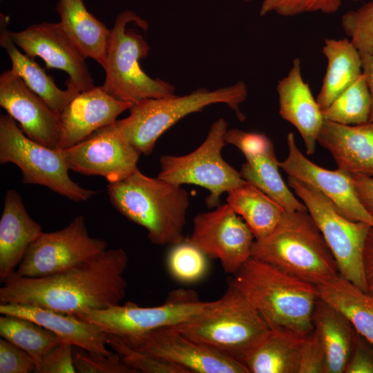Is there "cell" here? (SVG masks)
I'll list each match as a JSON object with an SVG mask.
<instances>
[{"label": "cell", "instance_id": "obj_4", "mask_svg": "<svg viewBox=\"0 0 373 373\" xmlns=\"http://www.w3.org/2000/svg\"><path fill=\"white\" fill-rule=\"evenodd\" d=\"M186 337L245 365L271 329L245 296L229 284L201 312L171 326Z\"/></svg>", "mask_w": 373, "mask_h": 373}, {"label": "cell", "instance_id": "obj_23", "mask_svg": "<svg viewBox=\"0 0 373 373\" xmlns=\"http://www.w3.org/2000/svg\"><path fill=\"white\" fill-rule=\"evenodd\" d=\"M41 225L28 213L15 190L6 192L0 220V281L13 275L32 243L42 233Z\"/></svg>", "mask_w": 373, "mask_h": 373}, {"label": "cell", "instance_id": "obj_14", "mask_svg": "<svg viewBox=\"0 0 373 373\" xmlns=\"http://www.w3.org/2000/svg\"><path fill=\"white\" fill-rule=\"evenodd\" d=\"M116 337L135 350L182 367L189 373H249L244 364L186 337L171 326Z\"/></svg>", "mask_w": 373, "mask_h": 373}, {"label": "cell", "instance_id": "obj_46", "mask_svg": "<svg viewBox=\"0 0 373 373\" xmlns=\"http://www.w3.org/2000/svg\"><path fill=\"white\" fill-rule=\"evenodd\" d=\"M362 62V72L365 76L370 95V113L369 122L373 123V55L360 54Z\"/></svg>", "mask_w": 373, "mask_h": 373}, {"label": "cell", "instance_id": "obj_10", "mask_svg": "<svg viewBox=\"0 0 373 373\" xmlns=\"http://www.w3.org/2000/svg\"><path fill=\"white\" fill-rule=\"evenodd\" d=\"M228 124L223 118L216 120L204 142L193 152L184 155H162L157 178L182 185L195 184L209 192L206 203L209 208L220 205V197L247 182L222 156L227 144Z\"/></svg>", "mask_w": 373, "mask_h": 373}, {"label": "cell", "instance_id": "obj_40", "mask_svg": "<svg viewBox=\"0 0 373 373\" xmlns=\"http://www.w3.org/2000/svg\"><path fill=\"white\" fill-rule=\"evenodd\" d=\"M73 347L71 344L61 343L51 347L40 358L35 372H77L74 364Z\"/></svg>", "mask_w": 373, "mask_h": 373}, {"label": "cell", "instance_id": "obj_24", "mask_svg": "<svg viewBox=\"0 0 373 373\" xmlns=\"http://www.w3.org/2000/svg\"><path fill=\"white\" fill-rule=\"evenodd\" d=\"M56 9L68 37L86 58L95 59L104 68L111 30L88 11L83 0H58Z\"/></svg>", "mask_w": 373, "mask_h": 373}, {"label": "cell", "instance_id": "obj_19", "mask_svg": "<svg viewBox=\"0 0 373 373\" xmlns=\"http://www.w3.org/2000/svg\"><path fill=\"white\" fill-rule=\"evenodd\" d=\"M133 104L116 99L102 86L79 93L59 115L61 136L58 148L66 149L112 124Z\"/></svg>", "mask_w": 373, "mask_h": 373}, {"label": "cell", "instance_id": "obj_47", "mask_svg": "<svg viewBox=\"0 0 373 373\" xmlns=\"http://www.w3.org/2000/svg\"><path fill=\"white\" fill-rule=\"evenodd\" d=\"M243 1H245V2H249V1H251L252 0H243Z\"/></svg>", "mask_w": 373, "mask_h": 373}, {"label": "cell", "instance_id": "obj_30", "mask_svg": "<svg viewBox=\"0 0 373 373\" xmlns=\"http://www.w3.org/2000/svg\"><path fill=\"white\" fill-rule=\"evenodd\" d=\"M304 338L289 331L271 329L245 361L249 373H298Z\"/></svg>", "mask_w": 373, "mask_h": 373}, {"label": "cell", "instance_id": "obj_37", "mask_svg": "<svg viewBox=\"0 0 373 373\" xmlns=\"http://www.w3.org/2000/svg\"><path fill=\"white\" fill-rule=\"evenodd\" d=\"M342 1L343 0H263L259 14L265 16L275 12L284 17L313 12L332 14L338 10Z\"/></svg>", "mask_w": 373, "mask_h": 373}, {"label": "cell", "instance_id": "obj_39", "mask_svg": "<svg viewBox=\"0 0 373 373\" xmlns=\"http://www.w3.org/2000/svg\"><path fill=\"white\" fill-rule=\"evenodd\" d=\"M225 141L240 150L246 160L274 151L271 141L264 133L247 132L238 128L227 129Z\"/></svg>", "mask_w": 373, "mask_h": 373}, {"label": "cell", "instance_id": "obj_20", "mask_svg": "<svg viewBox=\"0 0 373 373\" xmlns=\"http://www.w3.org/2000/svg\"><path fill=\"white\" fill-rule=\"evenodd\" d=\"M276 90L280 117L300 133L306 153L314 154L324 117L309 84L303 79L299 58L293 60L289 73L279 80Z\"/></svg>", "mask_w": 373, "mask_h": 373}, {"label": "cell", "instance_id": "obj_36", "mask_svg": "<svg viewBox=\"0 0 373 373\" xmlns=\"http://www.w3.org/2000/svg\"><path fill=\"white\" fill-rule=\"evenodd\" d=\"M108 345L117 352L124 363L137 373H189L184 368L135 350L108 334Z\"/></svg>", "mask_w": 373, "mask_h": 373}, {"label": "cell", "instance_id": "obj_45", "mask_svg": "<svg viewBox=\"0 0 373 373\" xmlns=\"http://www.w3.org/2000/svg\"><path fill=\"white\" fill-rule=\"evenodd\" d=\"M363 267L367 292L373 297V227H371L364 245Z\"/></svg>", "mask_w": 373, "mask_h": 373}, {"label": "cell", "instance_id": "obj_17", "mask_svg": "<svg viewBox=\"0 0 373 373\" xmlns=\"http://www.w3.org/2000/svg\"><path fill=\"white\" fill-rule=\"evenodd\" d=\"M288 154L280 167L289 175L307 183L328 198L349 219L373 227V216L361 204L350 174L324 169L307 158L296 145L292 132L287 136Z\"/></svg>", "mask_w": 373, "mask_h": 373}, {"label": "cell", "instance_id": "obj_3", "mask_svg": "<svg viewBox=\"0 0 373 373\" xmlns=\"http://www.w3.org/2000/svg\"><path fill=\"white\" fill-rule=\"evenodd\" d=\"M107 192L115 209L143 227L153 244L183 241L189 200L181 185L147 176L137 169L126 178L108 183Z\"/></svg>", "mask_w": 373, "mask_h": 373}, {"label": "cell", "instance_id": "obj_1", "mask_svg": "<svg viewBox=\"0 0 373 373\" xmlns=\"http://www.w3.org/2000/svg\"><path fill=\"white\" fill-rule=\"evenodd\" d=\"M128 256L121 249H106L61 272L39 278L14 274L0 288V304L38 306L77 315L120 304L127 282Z\"/></svg>", "mask_w": 373, "mask_h": 373}, {"label": "cell", "instance_id": "obj_32", "mask_svg": "<svg viewBox=\"0 0 373 373\" xmlns=\"http://www.w3.org/2000/svg\"><path fill=\"white\" fill-rule=\"evenodd\" d=\"M0 336L28 353L36 365L48 350L65 343L41 325L25 318L10 315L0 317Z\"/></svg>", "mask_w": 373, "mask_h": 373}, {"label": "cell", "instance_id": "obj_16", "mask_svg": "<svg viewBox=\"0 0 373 373\" xmlns=\"http://www.w3.org/2000/svg\"><path fill=\"white\" fill-rule=\"evenodd\" d=\"M9 35L28 56L41 57L48 69L66 72L68 76L67 88L81 93L95 86L86 58L68 37L59 23L32 24L19 32L9 31Z\"/></svg>", "mask_w": 373, "mask_h": 373}, {"label": "cell", "instance_id": "obj_9", "mask_svg": "<svg viewBox=\"0 0 373 373\" xmlns=\"http://www.w3.org/2000/svg\"><path fill=\"white\" fill-rule=\"evenodd\" d=\"M287 183L302 200L336 262L339 274L367 292L363 252L371 226L347 218L314 186L291 176Z\"/></svg>", "mask_w": 373, "mask_h": 373}, {"label": "cell", "instance_id": "obj_31", "mask_svg": "<svg viewBox=\"0 0 373 373\" xmlns=\"http://www.w3.org/2000/svg\"><path fill=\"white\" fill-rule=\"evenodd\" d=\"M275 151L260 156L247 159L241 166L242 178L253 184L274 201L285 211H307L287 186L280 172Z\"/></svg>", "mask_w": 373, "mask_h": 373}, {"label": "cell", "instance_id": "obj_21", "mask_svg": "<svg viewBox=\"0 0 373 373\" xmlns=\"http://www.w3.org/2000/svg\"><path fill=\"white\" fill-rule=\"evenodd\" d=\"M0 313L29 319L51 331L65 343L90 354L107 356L113 352L106 347L108 334L99 326L75 315L38 306L13 303L0 304Z\"/></svg>", "mask_w": 373, "mask_h": 373}, {"label": "cell", "instance_id": "obj_33", "mask_svg": "<svg viewBox=\"0 0 373 373\" xmlns=\"http://www.w3.org/2000/svg\"><path fill=\"white\" fill-rule=\"evenodd\" d=\"M371 102L366 78H358L322 111L325 119L345 125L369 121Z\"/></svg>", "mask_w": 373, "mask_h": 373}, {"label": "cell", "instance_id": "obj_29", "mask_svg": "<svg viewBox=\"0 0 373 373\" xmlns=\"http://www.w3.org/2000/svg\"><path fill=\"white\" fill-rule=\"evenodd\" d=\"M227 203L245 221L256 240L267 236L278 225L285 211L248 182L229 192Z\"/></svg>", "mask_w": 373, "mask_h": 373}, {"label": "cell", "instance_id": "obj_2", "mask_svg": "<svg viewBox=\"0 0 373 373\" xmlns=\"http://www.w3.org/2000/svg\"><path fill=\"white\" fill-rule=\"evenodd\" d=\"M229 284L245 296L271 329L302 336L313 331L312 315L319 298L316 285L252 257Z\"/></svg>", "mask_w": 373, "mask_h": 373}, {"label": "cell", "instance_id": "obj_5", "mask_svg": "<svg viewBox=\"0 0 373 373\" xmlns=\"http://www.w3.org/2000/svg\"><path fill=\"white\" fill-rule=\"evenodd\" d=\"M251 257L316 286L339 274L331 250L307 211H285L267 236L255 240Z\"/></svg>", "mask_w": 373, "mask_h": 373}, {"label": "cell", "instance_id": "obj_27", "mask_svg": "<svg viewBox=\"0 0 373 373\" xmlns=\"http://www.w3.org/2000/svg\"><path fill=\"white\" fill-rule=\"evenodd\" d=\"M323 53L327 66L316 97L322 111L362 74L361 55L350 40L325 39Z\"/></svg>", "mask_w": 373, "mask_h": 373}, {"label": "cell", "instance_id": "obj_38", "mask_svg": "<svg viewBox=\"0 0 373 373\" xmlns=\"http://www.w3.org/2000/svg\"><path fill=\"white\" fill-rule=\"evenodd\" d=\"M73 349L74 364L79 373H137L126 365L115 352L109 355L90 354L76 347Z\"/></svg>", "mask_w": 373, "mask_h": 373}, {"label": "cell", "instance_id": "obj_7", "mask_svg": "<svg viewBox=\"0 0 373 373\" xmlns=\"http://www.w3.org/2000/svg\"><path fill=\"white\" fill-rule=\"evenodd\" d=\"M131 22L145 31L148 28L147 22L131 10L117 15L111 29L102 86L116 99L133 104L175 95L173 85L150 77L140 68L139 61L148 55L150 48L141 34L126 28Z\"/></svg>", "mask_w": 373, "mask_h": 373}, {"label": "cell", "instance_id": "obj_28", "mask_svg": "<svg viewBox=\"0 0 373 373\" xmlns=\"http://www.w3.org/2000/svg\"><path fill=\"white\" fill-rule=\"evenodd\" d=\"M319 298L341 312L373 345V297L338 274L317 285Z\"/></svg>", "mask_w": 373, "mask_h": 373}, {"label": "cell", "instance_id": "obj_22", "mask_svg": "<svg viewBox=\"0 0 373 373\" xmlns=\"http://www.w3.org/2000/svg\"><path fill=\"white\" fill-rule=\"evenodd\" d=\"M317 143L332 155L338 169L373 178V123L345 125L324 119Z\"/></svg>", "mask_w": 373, "mask_h": 373}, {"label": "cell", "instance_id": "obj_41", "mask_svg": "<svg viewBox=\"0 0 373 373\" xmlns=\"http://www.w3.org/2000/svg\"><path fill=\"white\" fill-rule=\"evenodd\" d=\"M327 359L321 343L313 331L303 338L298 373H326Z\"/></svg>", "mask_w": 373, "mask_h": 373}, {"label": "cell", "instance_id": "obj_13", "mask_svg": "<svg viewBox=\"0 0 373 373\" xmlns=\"http://www.w3.org/2000/svg\"><path fill=\"white\" fill-rule=\"evenodd\" d=\"M188 241L207 257L219 260L224 271L233 275L251 257L255 238L242 218L225 203L195 216Z\"/></svg>", "mask_w": 373, "mask_h": 373}, {"label": "cell", "instance_id": "obj_26", "mask_svg": "<svg viewBox=\"0 0 373 373\" xmlns=\"http://www.w3.org/2000/svg\"><path fill=\"white\" fill-rule=\"evenodd\" d=\"M8 24V18L1 14L0 44L11 60V70L52 110L60 115L63 109L79 93L70 88L66 90L59 88L52 77L46 73L34 58L21 52L9 35Z\"/></svg>", "mask_w": 373, "mask_h": 373}, {"label": "cell", "instance_id": "obj_43", "mask_svg": "<svg viewBox=\"0 0 373 373\" xmlns=\"http://www.w3.org/2000/svg\"><path fill=\"white\" fill-rule=\"evenodd\" d=\"M344 373H373V345L358 333Z\"/></svg>", "mask_w": 373, "mask_h": 373}, {"label": "cell", "instance_id": "obj_42", "mask_svg": "<svg viewBox=\"0 0 373 373\" xmlns=\"http://www.w3.org/2000/svg\"><path fill=\"white\" fill-rule=\"evenodd\" d=\"M36 363L26 351L0 338V373L35 372Z\"/></svg>", "mask_w": 373, "mask_h": 373}, {"label": "cell", "instance_id": "obj_8", "mask_svg": "<svg viewBox=\"0 0 373 373\" xmlns=\"http://www.w3.org/2000/svg\"><path fill=\"white\" fill-rule=\"evenodd\" d=\"M0 162L17 165L23 183L46 186L75 202L86 201L97 193L80 186L70 178L62 149L31 140L8 114L0 117Z\"/></svg>", "mask_w": 373, "mask_h": 373}, {"label": "cell", "instance_id": "obj_25", "mask_svg": "<svg viewBox=\"0 0 373 373\" xmlns=\"http://www.w3.org/2000/svg\"><path fill=\"white\" fill-rule=\"evenodd\" d=\"M312 323L325 353L326 373H344L356 331L341 312L320 298L314 309Z\"/></svg>", "mask_w": 373, "mask_h": 373}, {"label": "cell", "instance_id": "obj_18", "mask_svg": "<svg viewBox=\"0 0 373 373\" xmlns=\"http://www.w3.org/2000/svg\"><path fill=\"white\" fill-rule=\"evenodd\" d=\"M0 105L29 138L48 147L58 148L59 115L11 69L0 75Z\"/></svg>", "mask_w": 373, "mask_h": 373}, {"label": "cell", "instance_id": "obj_44", "mask_svg": "<svg viewBox=\"0 0 373 373\" xmlns=\"http://www.w3.org/2000/svg\"><path fill=\"white\" fill-rule=\"evenodd\" d=\"M350 176L361 204L373 216V178L355 174Z\"/></svg>", "mask_w": 373, "mask_h": 373}, {"label": "cell", "instance_id": "obj_11", "mask_svg": "<svg viewBox=\"0 0 373 373\" xmlns=\"http://www.w3.org/2000/svg\"><path fill=\"white\" fill-rule=\"evenodd\" d=\"M209 303L200 300L193 290L177 289L171 291L159 306L140 307L127 302L75 316L99 326L108 334L128 337L185 322L203 311Z\"/></svg>", "mask_w": 373, "mask_h": 373}, {"label": "cell", "instance_id": "obj_12", "mask_svg": "<svg viewBox=\"0 0 373 373\" xmlns=\"http://www.w3.org/2000/svg\"><path fill=\"white\" fill-rule=\"evenodd\" d=\"M107 242L91 237L84 218L78 216L61 230L42 232L32 243L15 274L26 278L55 274L106 250Z\"/></svg>", "mask_w": 373, "mask_h": 373}, {"label": "cell", "instance_id": "obj_6", "mask_svg": "<svg viewBox=\"0 0 373 373\" xmlns=\"http://www.w3.org/2000/svg\"><path fill=\"white\" fill-rule=\"evenodd\" d=\"M247 97V86L240 80L232 86L214 90L200 88L183 96L146 99L133 104L129 108V115L117 119L115 124L140 155H147L153 151L158 138L169 128L184 117L200 112L207 106L225 104L240 121L245 120L240 106Z\"/></svg>", "mask_w": 373, "mask_h": 373}, {"label": "cell", "instance_id": "obj_35", "mask_svg": "<svg viewBox=\"0 0 373 373\" xmlns=\"http://www.w3.org/2000/svg\"><path fill=\"white\" fill-rule=\"evenodd\" d=\"M341 26L360 54L373 55V1L346 12Z\"/></svg>", "mask_w": 373, "mask_h": 373}, {"label": "cell", "instance_id": "obj_34", "mask_svg": "<svg viewBox=\"0 0 373 373\" xmlns=\"http://www.w3.org/2000/svg\"><path fill=\"white\" fill-rule=\"evenodd\" d=\"M170 273L182 283L201 279L207 270V256L189 241L175 245L167 258Z\"/></svg>", "mask_w": 373, "mask_h": 373}, {"label": "cell", "instance_id": "obj_15", "mask_svg": "<svg viewBox=\"0 0 373 373\" xmlns=\"http://www.w3.org/2000/svg\"><path fill=\"white\" fill-rule=\"evenodd\" d=\"M62 151L69 169L87 175L102 176L108 183L121 181L136 171L140 155L120 133L115 122Z\"/></svg>", "mask_w": 373, "mask_h": 373}]
</instances>
